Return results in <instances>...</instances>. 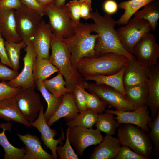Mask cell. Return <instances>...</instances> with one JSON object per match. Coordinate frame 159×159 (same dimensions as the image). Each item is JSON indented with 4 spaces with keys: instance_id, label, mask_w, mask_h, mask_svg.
Here are the masks:
<instances>
[{
    "instance_id": "obj_46",
    "label": "cell",
    "mask_w": 159,
    "mask_h": 159,
    "mask_svg": "<svg viewBox=\"0 0 159 159\" xmlns=\"http://www.w3.org/2000/svg\"><path fill=\"white\" fill-rule=\"evenodd\" d=\"M4 38L0 32V59L2 63L12 68L6 50Z\"/></svg>"
},
{
    "instance_id": "obj_31",
    "label": "cell",
    "mask_w": 159,
    "mask_h": 159,
    "mask_svg": "<svg viewBox=\"0 0 159 159\" xmlns=\"http://www.w3.org/2000/svg\"><path fill=\"white\" fill-rule=\"evenodd\" d=\"M98 114L87 109L80 112L72 119L67 121L66 124L69 127L79 126L92 128L97 122Z\"/></svg>"
},
{
    "instance_id": "obj_41",
    "label": "cell",
    "mask_w": 159,
    "mask_h": 159,
    "mask_svg": "<svg viewBox=\"0 0 159 159\" xmlns=\"http://www.w3.org/2000/svg\"><path fill=\"white\" fill-rule=\"evenodd\" d=\"M115 159H148L131 150L128 147L122 145Z\"/></svg>"
},
{
    "instance_id": "obj_27",
    "label": "cell",
    "mask_w": 159,
    "mask_h": 159,
    "mask_svg": "<svg viewBox=\"0 0 159 159\" xmlns=\"http://www.w3.org/2000/svg\"><path fill=\"white\" fill-rule=\"evenodd\" d=\"M156 0H129L120 3L118 7L124 10L123 14L117 21L118 25H126L131 18L141 8Z\"/></svg>"
},
{
    "instance_id": "obj_34",
    "label": "cell",
    "mask_w": 159,
    "mask_h": 159,
    "mask_svg": "<svg viewBox=\"0 0 159 159\" xmlns=\"http://www.w3.org/2000/svg\"><path fill=\"white\" fill-rule=\"evenodd\" d=\"M4 44L12 69L17 72L19 68V61L21 51L26 46V43L22 41L19 42L4 41Z\"/></svg>"
},
{
    "instance_id": "obj_29",
    "label": "cell",
    "mask_w": 159,
    "mask_h": 159,
    "mask_svg": "<svg viewBox=\"0 0 159 159\" xmlns=\"http://www.w3.org/2000/svg\"><path fill=\"white\" fill-rule=\"evenodd\" d=\"M35 83L36 86L47 103V108L44 113V118L47 122L54 114L60 105L62 96L57 97L51 93L47 89L42 82L37 81Z\"/></svg>"
},
{
    "instance_id": "obj_4",
    "label": "cell",
    "mask_w": 159,
    "mask_h": 159,
    "mask_svg": "<svg viewBox=\"0 0 159 159\" xmlns=\"http://www.w3.org/2000/svg\"><path fill=\"white\" fill-rule=\"evenodd\" d=\"M51 54L49 60L62 74L66 82V87L72 92L76 85L84 78L72 66L71 55L65 43L54 35L51 43Z\"/></svg>"
},
{
    "instance_id": "obj_1",
    "label": "cell",
    "mask_w": 159,
    "mask_h": 159,
    "mask_svg": "<svg viewBox=\"0 0 159 159\" xmlns=\"http://www.w3.org/2000/svg\"><path fill=\"white\" fill-rule=\"evenodd\" d=\"M91 19L94 21V32L98 35L95 44V57L110 53L123 55L129 59H136L123 47L115 28L117 21L111 15L102 16L96 11L91 12Z\"/></svg>"
},
{
    "instance_id": "obj_35",
    "label": "cell",
    "mask_w": 159,
    "mask_h": 159,
    "mask_svg": "<svg viewBox=\"0 0 159 159\" xmlns=\"http://www.w3.org/2000/svg\"><path fill=\"white\" fill-rule=\"evenodd\" d=\"M88 83L85 80H84L76 85L72 92L76 104L80 112L87 109L84 90L87 89Z\"/></svg>"
},
{
    "instance_id": "obj_40",
    "label": "cell",
    "mask_w": 159,
    "mask_h": 159,
    "mask_svg": "<svg viewBox=\"0 0 159 159\" xmlns=\"http://www.w3.org/2000/svg\"><path fill=\"white\" fill-rule=\"evenodd\" d=\"M21 87H13L8 82L2 81L0 82V101L4 99L14 97L19 91Z\"/></svg>"
},
{
    "instance_id": "obj_26",
    "label": "cell",
    "mask_w": 159,
    "mask_h": 159,
    "mask_svg": "<svg viewBox=\"0 0 159 159\" xmlns=\"http://www.w3.org/2000/svg\"><path fill=\"white\" fill-rule=\"evenodd\" d=\"M59 72V69L50 62L49 59L36 57L33 67V76L34 82H42L53 74Z\"/></svg>"
},
{
    "instance_id": "obj_7",
    "label": "cell",
    "mask_w": 159,
    "mask_h": 159,
    "mask_svg": "<svg viewBox=\"0 0 159 159\" xmlns=\"http://www.w3.org/2000/svg\"><path fill=\"white\" fill-rule=\"evenodd\" d=\"M151 30V26L147 21L134 16L125 26L120 28L117 31L124 49L133 55L135 46L145 33Z\"/></svg>"
},
{
    "instance_id": "obj_33",
    "label": "cell",
    "mask_w": 159,
    "mask_h": 159,
    "mask_svg": "<svg viewBox=\"0 0 159 159\" xmlns=\"http://www.w3.org/2000/svg\"><path fill=\"white\" fill-rule=\"evenodd\" d=\"M58 72L54 77L42 82L50 92L57 97H61L70 92L66 87V82L62 74L59 72Z\"/></svg>"
},
{
    "instance_id": "obj_36",
    "label": "cell",
    "mask_w": 159,
    "mask_h": 159,
    "mask_svg": "<svg viewBox=\"0 0 159 159\" xmlns=\"http://www.w3.org/2000/svg\"><path fill=\"white\" fill-rule=\"evenodd\" d=\"M86 97L87 109L98 114L105 111L107 105L94 94L84 90Z\"/></svg>"
},
{
    "instance_id": "obj_15",
    "label": "cell",
    "mask_w": 159,
    "mask_h": 159,
    "mask_svg": "<svg viewBox=\"0 0 159 159\" xmlns=\"http://www.w3.org/2000/svg\"><path fill=\"white\" fill-rule=\"evenodd\" d=\"M31 125L37 128L41 133L42 140L44 145L49 148L52 153L53 159H57V155L56 149L58 145H62L64 140V133L62 130V135L57 139L54 137L57 134V131L52 129L48 125L44 116V107L42 106L38 116L34 121L30 122Z\"/></svg>"
},
{
    "instance_id": "obj_39",
    "label": "cell",
    "mask_w": 159,
    "mask_h": 159,
    "mask_svg": "<svg viewBox=\"0 0 159 159\" xmlns=\"http://www.w3.org/2000/svg\"><path fill=\"white\" fill-rule=\"evenodd\" d=\"M82 1V0H72L66 4L74 25L80 22V8Z\"/></svg>"
},
{
    "instance_id": "obj_24",
    "label": "cell",
    "mask_w": 159,
    "mask_h": 159,
    "mask_svg": "<svg viewBox=\"0 0 159 159\" xmlns=\"http://www.w3.org/2000/svg\"><path fill=\"white\" fill-rule=\"evenodd\" d=\"M125 90L126 98L136 108L148 106L147 101L148 93V82L125 88Z\"/></svg>"
},
{
    "instance_id": "obj_5",
    "label": "cell",
    "mask_w": 159,
    "mask_h": 159,
    "mask_svg": "<svg viewBox=\"0 0 159 159\" xmlns=\"http://www.w3.org/2000/svg\"><path fill=\"white\" fill-rule=\"evenodd\" d=\"M118 138L121 145L150 158L153 150L152 142L147 134L140 127L130 124H120L117 129Z\"/></svg>"
},
{
    "instance_id": "obj_45",
    "label": "cell",
    "mask_w": 159,
    "mask_h": 159,
    "mask_svg": "<svg viewBox=\"0 0 159 159\" xmlns=\"http://www.w3.org/2000/svg\"><path fill=\"white\" fill-rule=\"evenodd\" d=\"M23 5L21 0H0V9L16 10Z\"/></svg>"
},
{
    "instance_id": "obj_6",
    "label": "cell",
    "mask_w": 159,
    "mask_h": 159,
    "mask_svg": "<svg viewBox=\"0 0 159 159\" xmlns=\"http://www.w3.org/2000/svg\"><path fill=\"white\" fill-rule=\"evenodd\" d=\"M45 15L49 18L48 24L53 35L60 39L70 37L75 29L66 5L57 7L54 3L45 6Z\"/></svg>"
},
{
    "instance_id": "obj_37",
    "label": "cell",
    "mask_w": 159,
    "mask_h": 159,
    "mask_svg": "<svg viewBox=\"0 0 159 159\" xmlns=\"http://www.w3.org/2000/svg\"><path fill=\"white\" fill-rule=\"evenodd\" d=\"M69 127L67 130L65 142L63 146H57L56 152L60 159H78L77 155L75 152L69 139Z\"/></svg>"
},
{
    "instance_id": "obj_42",
    "label": "cell",
    "mask_w": 159,
    "mask_h": 159,
    "mask_svg": "<svg viewBox=\"0 0 159 159\" xmlns=\"http://www.w3.org/2000/svg\"><path fill=\"white\" fill-rule=\"evenodd\" d=\"M22 4L27 8L38 13L42 17L45 15V6L37 0H21Z\"/></svg>"
},
{
    "instance_id": "obj_47",
    "label": "cell",
    "mask_w": 159,
    "mask_h": 159,
    "mask_svg": "<svg viewBox=\"0 0 159 159\" xmlns=\"http://www.w3.org/2000/svg\"><path fill=\"white\" fill-rule=\"evenodd\" d=\"M118 5L114 0H107L104 3L103 8L106 14L111 15L115 13L118 9Z\"/></svg>"
},
{
    "instance_id": "obj_2",
    "label": "cell",
    "mask_w": 159,
    "mask_h": 159,
    "mask_svg": "<svg viewBox=\"0 0 159 159\" xmlns=\"http://www.w3.org/2000/svg\"><path fill=\"white\" fill-rule=\"evenodd\" d=\"M74 25V34L70 37L61 39L70 53L72 66L76 69L77 65L81 59L95 57L94 48L98 35L91 34L94 32V24L80 22Z\"/></svg>"
},
{
    "instance_id": "obj_49",
    "label": "cell",
    "mask_w": 159,
    "mask_h": 159,
    "mask_svg": "<svg viewBox=\"0 0 159 159\" xmlns=\"http://www.w3.org/2000/svg\"><path fill=\"white\" fill-rule=\"evenodd\" d=\"M66 0H54V4L57 7H59L65 5Z\"/></svg>"
},
{
    "instance_id": "obj_17",
    "label": "cell",
    "mask_w": 159,
    "mask_h": 159,
    "mask_svg": "<svg viewBox=\"0 0 159 159\" xmlns=\"http://www.w3.org/2000/svg\"><path fill=\"white\" fill-rule=\"evenodd\" d=\"M150 73V67L142 65L136 59H128L123 76L125 89L148 82Z\"/></svg>"
},
{
    "instance_id": "obj_20",
    "label": "cell",
    "mask_w": 159,
    "mask_h": 159,
    "mask_svg": "<svg viewBox=\"0 0 159 159\" xmlns=\"http://www.w3.org/2000/svg\"><path fill=\"white\" fill-rule=\"evenodd\" d=\"M121 144L118 138L106 135L95 147L90 155V159H114L117 156Z\"/></svg>"
},
{
    "instance_id": "obj_16",
    "label": "cell",
    "mask_w": 159,
    "mask_h": 159,
    "mask_svg": "<svg viewBox=\"0 0 159 159\" xmlns=\"http://www.w3.org/2000/svg\"><path fill=\"white\" fill-rule=\"evenodd\" d=\"M53 36L48 24L42 20L30 40L37 57L49 59V49Z\"/></svg>"
},
{
    "instance_id": "obj_12",
    "label": "cell",
    "mask_w": 159,
    "mask_h": 159,
    "mask_svg": "<svg viewBox=\"0 0 159 159\" xmlns=\"http://www.w3.org/2000/svg\"><path fill=\"white\" fill-rule=\"evenodd\" d=\"M69 137L70 143L77 154L82 156L86 148L99 144L103 137L97 128L94 129L92 128L76 126L69 127Z\"/></svg>"
},
{
    "instance_id": "obj_10",
    "label": "cell",
    "mask_w": 159,
    "mask_h": 159,
    "mask_svg": "<svg viewBox=\"0 0 159 159\" xmlns=\"http://www.w3.org/2000/svg\"><path fill=\"white\" fill-rule=\"evenodd\" d=\"M15 15L17 33L26 44L39 26L42 16L24 5L15 10Z\"/></svg>"
},
{
    "instance_id": "obj_51",
    "label": "cell",
    "mask_w": 159,
    "mask_h": 159,
    "mask_svg": "<svg viewBox=\"0 0 159 159\" xmlns=\"http://www.w3.org/2000/svg\"></svg>"
},
{
    "instance_id": "obj_44",
    "label": "cell",
    "mask_w": 159,
    "mask_h": 159,
    "mask_svg": "<svg viewBox=\"0 0 159 159\" xmlns=\"http://www.w3.org/2000/svg\"><path fill=\"white\" fill-rule=\"evenodd\" d=\"M91 0H82L80 8V17L87 20L91 19V13L92 10Z\"/></svg>"
},
{
    "instance_id": "obj_30",
    "label": "cell",
    "mask_w": 159,
    "mask_h": 159,
    "mask_svg": "<svg viewBox=\"0 0 159 159\" xmlns=\"http://www.w3.org/2000/svg\"><path fill=\"white\" fill-rule=\"evenodd\" d=\"M114 115L106 112L98 114L95 126L100 132L106 135H115L120 124L115 119Z\"/></svg>"
},
{
    "instance_id": "obj_38",
    "label": "cell",
    "mask_w": 159,
    "mask_h": 159,
    "mask_svg": "<svg viewBox=\"0 0 159 159\" xmlns=\"http://www.w3.org/2000/svg\"><path fill=\"white\" fill-rule=\"evenodd\" d=\"M148 126L150 131L147 134L151 141L153 142L154 152L158 156L159 155V112L155 117L149 123Z\"/></svg>"
},
{
    "instance_id": "obj_3",
    "label": "cell",
    "mask_w": 159,
    "mask_h": 159,
    "mask_svg": "<svg viewBox=\"0 0 159 159\" xmlns=\"http://www.w3.org/2000/svg\"><path fill=\"white\" fill-rule=\"evenodd\" d=\"M128 58L114 53H108L92 57L81 59L76 69L84 78L93 75H110L115 74L126 64Z\"/></svg>"
},
{
    "instance_id": "obj_9",
    "label": "cell",
    "mask_w": 159,
    "mask_h": 159,
    "mask_svg": "<svg viewBox=\"0 0 159 159\" xmlns=\"http://www.w3.org/2000/svg\"><path fill=\"white\" fill-rule=\"evenodd\" d=\"M142 65L150 67L158 63L159 45L154 34L150 32L145 33L136 44L133 54Z\"/></svg>"
},
{
    "instance_id": "obj_21",
    "label": "cell",
    "mask_w": 159,
    "mask_h": 159,
    "mask_svg": "<svg viewBox=\"0 0 159 159\" xmlns=\"http://www.w3.org/2000/svg\"><path fill=\"white\" fill-rule=\"evenodd\" d=\"M17 135L25 145L26 152L23 159H52V155L42 148L39 138L29 133Z\"/></svg>"
},
{
    "instance_id": "obj_8",
    "label": "cell",
    "mask_w": 159,
    "mask_h": 159,
    "mask_svg": "<svg viewBox=\"0 0 159 159\" xmlns=\"http://www.w3.org/2000/svg\"><path fill=\"white\" fill-rule=\"evenodd\" d=\"M87 89L107 105L113 107L116 110L131 111L136 108L125 96L110 86L104 84L88 83Z\"/></svg>"
},
{
    "instance_id": "obj_22",
    "label": "cell",
    "mask_w": 159,
    "mask_h": 159,
    "mask_svg": "<svg viewBox=\"0 0 159 159\" xmlns=\"http://www.w3.org/2000/svg\"><path fill=\"white\" fill-rule=\"evenodd\" d=\"M14 9H0V32L6 41L19 42L22 40L17 31Z\"/></svg>"
},
{
    "instance_id": "obj_19",
    "label": "cell",
    "mask_w": 159,
    "mask_h": 159,
    "mask_svg": "<svg viewBox=\"0 0 159 159\" xmlns=\"http://www.w3.org/2000/svg\"><path fill=\"white\" fill-rule=\"evenodd\" d=\"M148 93L147 104L150 109L153 119L159 112V64L158 63L150 67L148 81Z\"/></svg>"
},
{
    "instance_id": "obj_48",
    "label": "cell",
    "mask_w": 159,
    "mask_h": 159,
    "mask_svg": "<svg viewBox=\"0 0 159 159\" xmlns=\"http://www.w3.org/2000/svg\"><path fill=\"white\" fill-rule=\"evenodd\" d=\"M41 4L46 6L50 4L54 3V0H37Z\"/></svg>"
},
{
    "instance_id": "obj_14",
    "label": "cell",
    "mask_w": 159,
    "mask_h": 159,
    "mask_svg": "<svg viewBox=\"0 0 159 159\" xmlns=\"http://www.w3.org/2000/svg\"><path fill=\"white\" fill-rule=\"evenodd\" d=\"M25 51L26 54L23 59L24 63L23 69L16 78L9 81L8 83L13 87H20L35 89L36 85L33 76V67L37 55L31 41L26 44Z\"/></svg>"
},
{
    "instance_id": "obj_50",
    "label": "cell",
    "mask_w": 159,
    "mask_h": 159,
    "mask_svg": "<svg viewBox=\"0 0 159 159\" xmlns=\"http://www.w3.org/2000/svg\"><path fill=\"white\" fill-rule=\"evenodd\" d=\"M1 63V62H0V63Z\"/></svg>"
},
{
    "instance_id": "obj_25",
    "label": "cell",
    "mask_w": 159,
    "mask_h": 159,
    "mask_svg": "<svg viewBox=\"0 0 159 159\" xmlns=\"http://www.w3.org/2000/svg\"><path fill=\"white\" fill-rule=\"evenodd\" d=\"M125 66L117 73L112 75L98 74L84 78L85 80H92L96 83L104 84L116 89L125 96L123 83V76Z\"/></svg>"
},
{
    "instance_id": "obj_28",
    "label": "cell",
    "mask_w": 159,
    "mask_h": 159,
    "mask_svg": "<svg viewBox=\"0 0 159 159\" xmlns=\"http://www.w3.org/2000/svg\"><path fill=\"white\" fill-rule=\"evenodd\" d=\"M140 10L134 14L135 17L147 21L150 24L152 30H155L159 18V0L149 3L143 7Z\"/></svg>"
},
{
    "instance_id": "obj_18",
    "label": "cell",
    "mask_w": 159,
    "mask_h": 159,
    "mask_svg": "<svg viewBox=\"0 0 159 159\" xmlns=\"http://www.w3.org/2000/svg\"><path fill=\"white\" fill-rule=\"evenodd\" d=\"M80 112L76 104L72 92H69L62 96L60 105L47 122L50 127L62 118H64L66 121L70 120Z\"/></svg>"
},
{
    "instance_id": "obj_23",
    "label": "cell",
    "mask_w": 159,
    "mask_h": 159,
    "mask_svg": "<svg viewBox=\"0 0 159 159\" xmlns=\"http://www.w3.org/2000/svg\"><path fill=\"white\" fill-rule=\"evenodd\" d=\"M0 118L21 123L29 127H32L30 122L21 112L14 97L0 101Z\"/></svg>"
},
{
    "instance_id": "obj_13",
    "label": "cell",
    "mask_w": 159,
    "mask_h": 159,
    "mask_svg": "<svg viewBox=\"0 0 159 159\" xmlns=\"http://www.w3.org/2000/svg\"><path fill=\"white\" fill-rule=\"evenodd\" d=\"M148 107L144 106L131 111L107 109L105 112L116 115L114 118L120 124H132L140 127L145 132L148 133L150 129L148 124L153 119L149 115Z\"/></svg>"
},
{
    "instance_id": "obj_43",
    "label": "cell",
    "mask_w": 159,
    "mask_h": 159,
    "mask_svg": "<svg viewBox=\"0 0 159 159\" xmlns=\"http://www.w3.org/2000/svg\"><path fill=\"white\" fill-rule=\"evenodd\" d=\"M19 74L18 72L11 69L1 62L0 63V80L9 81L16 78Z\"/></svg>"
},
{
    "instance_id": "obj_32",
    "label": "cell",
    "mask_w": 159,
    "mask_h": 159,
    "mask_svg": "<svg viewBox=\"0 0 159 159\" xmlns=\"http://www.w3.org/2000/svg\"><path fill=\"white\" fill-rule=\"evenodd\" d=\"M1 126L3 130L0 133V145L4 151V159H23L26 152L25 148H18L13 146L5 135V131L7 129L6 127Z\"/></svg>"
},
{
    "instance_id": "obj_11",
    "label": "cell",
    "mask_w": 159,
    "mask_h": 159,
    "mask_svg": "<svg viewBox=\"0 0 159 159\" xmlns=\"http://www.w3.org/2000/svg\"><path fill=\"white\" fill-rule=\"evenodd\" d=\"M21 112L30 122L37 118L42 106L40 96L35 89L21 87L14 97Z\"/></svg>"
}]
</instances>
